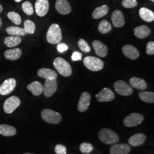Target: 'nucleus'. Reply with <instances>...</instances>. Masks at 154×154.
Returning <instances> with one entry per match:
<instances>
[{
  "mask_svg": "<svg viewBox=\"0 0 154 154\" xmlns=\"http://www.w3.org/2000/svg\"><path fill=\"white\" fill-rule=\"evenodd\" d=\"M98 137L100 141L106 144H114L119 142L118 135L109 128H103L99 131Z\"/></svg>",
  "mask_w": 154,
  "mask_h": 154,
  "instance_id": "nucleus-1",
  "label": "nucleus"
},
{
  "mask_svg": "<svg viewBox=\"0 0 154 154\" xmlns=\"http://www.w3.org/2000/svg\"><path fill=\"white\" fill-rule=\"evenodd\" d=\"M62 35L61 28L57 23H53L50 26L46 34L47 41L51 44H56L61 42Z\"/></svg>",
  "mask_w": 154,
  "mask_h": 154,
  "instance_id": "nucleus-2",
  "label": "nucleus"
},
{
  "mask_svg": "<svg viewBox=\"0 0 154 154\" xmlns=\"http://www.w3.org/2000/svg\"><path fill=\"white\" fill-rule=\"evenodd\" d=\"M53 65L61 75L67 77L70 76L72 74V67L68 62L61 57H57L53 61Z\"/></svg>",
  "mask_w": 154,
  "mask_h": 154,
  "instance_id": "nucleus-3",
  "label": "nucleus"
},
{
  "mask_svg": "<svg viewBox=\"0 0 154 154\" xmlns=\"http://www.w3.org/2000/svg\"><path fill=\"white\" fill-rule=\"evenodd\" d=\"M85 66L88 70L93 72L100 71L104 67V63L100 59L95 57L88 56L83 60Z\"/></svg>",
  "mask_w": 154,
  "mask_h": 154,
  "instance_id": "nucleus-4",
  "label": "nucleus"
},
{
  "mask_svg": "<svg viewBox=\"0 0 154 154\" xmlns=\"http://www.w3.org/2000/svg\"><path fill=\"white\" fill-rule=\"evenodd\" d=\"M41 115L45 122L51 124H58L62 119V116L59 112L48 109L42 110Z\"/></svg>",
  "mask_w": 154,
  "mask_h": 154,
  "instance_id": "nucleus-5",
  "label": "nucleus"
},
{
  "mask_svg": "<svg viewBox=\"0 0 154 154\" xmlns=\"http://www.w3.org/2000/svg\"><path fill=\"white\" fill-rule=\"evenodd\" d=\"M144 120V117L143 115L133 112L127 116L123 120V124L127 127H133L140 125Z\"/></svg>",
  "mask_w": 154,
  "mask_h": 154,
  "instance_id": "nucleus-6",
  "label": "nucleus"
},
{
  "mask_svg": "<svg viewBox=\"0 0 154 154\" xmlns=\"http://www.w3.org/2000/svg\"><path fill=\"white\" fill-rule=\"evenodd\" d=\"M114 87L116 92L122 96H129L133 93L132 88L123 81L119 80L116 81L114 83Z\"/></svg>",
  "mask_w": 154,
  "mask_h": 154,
  "instance_id": "nucleus-7",
  "label": "nucleus"
},
{
  "mask_svg": "<svg viewBox=\"0 0 154 154\" xmlns=\"http://www.w3.org/2000/svg\"><path fill=\"white\" fill-rule=\"evenodd\" d=\"M21 104V100L16 96H11L6 100L4 103V110L6 114H11Z\"/></svg>",
  "mask_w": 154,
  "mask_h": 154,
  "instance_id": "nucleus-8",
  "label": "nucleus"
},
{
  "mask_svg": "<svg viewBox=\"0 0 154 154\" xmlns=\"http://www.w3.org/2000/svg\"><path fill=\"white\" fill-rule=\"evenodd\" d=\"M16 81L14 78L6 79L0 86V94L2 95H7L11 93L16 88Z\"/></svg>",
  "mask_w": 154,
  "mask_h": 154,
  "instance_id": "nucleus-9",
  "label": "nucleus"
},
{
  "mask_svg": "<svg viewBox=\"0 0 154 154\" xmlns=\"http://www.w3.org/2000/svg\"><path fill=\"white\" fill-rule=\"evenodd\" d=\"M57 89L56 79H46L43 86V93L46 97H50L54 95Z\"/></svg>",
  "mask_w": 154,
  "mask_h": 154,
  "instance_id": "nucleus-10",
  "label": "nucleus"
},
{
  "mask_svg": "<svg viewBox=\"0 0 154 154\" xmlns=\"http://www.w3.org/2000/svg\"><path fill=\"white\" fill-rule=\"evenodd\" d=\"M36 14L39 17H44L49 9V2L48 0H37L35 3Z\"/></svg>",
  "mask_w": 154,
  "mask_h": 154,
  "instance_id": "nucleus-11",
  "label": "nucleus"
},
{
  "mask_svg": "<svg viewBox=\"0 0 154 154\" xmlns=\"http://www.w3.org/2000/svg\"><path fill=\"white\" fill-rule=\"evenodd\" d=\"M95 97L99 102H111L115 99V94L114 92L109 88H103L99 93L97 94Z\"/></svg>",
  "mask_w": 154,
  "mask_h": 154,
  "instance_id": "nucleus-12",
  "label": "nucleus"
},
{
  "mask_svg": "<svg viewBox=\"0 0 154 154\" xmlns=\"http://www.w3.org/2000/svg\"><path fill=\"white\" fill-rule=\"evenodd\" d=\"M91 101V95L88 92H83L80 97L78 105V110L84 112L88 110Z\"/></svg>",
  "mask_w": 154,
  "mask_h": 154,
  "instance_id": "nucleus-13",
  "label": "nucleus"
},
{
  "mask_svg": "<svg viewBox=\"0 0 154 154\" xmlns=\"http://www.w3.org/2000/svg\"><path fill=\"white\" fill-rule=\"evenodd\" d=\"M131 147L126 143L114 144L111 146L110 154H128L131 151Z\"/></svg>",
  "mask_w": 154,
  "mask_h": 154,
  "instance_id": "nucleus-14",
  "label": "nucleus"
},
{
  "mask_svg": "<svg viewBox=\"0 0 154 154\" xmlns=\"http://www.w3.org/2000/svg\"><path fill=\"white\" fill-rule=\"evenodd\" d=\"M55 7L57 11L62 15H67L72 11L70 5L67 0H57Z\"/></svg>",
  "mask_w": 154,
  "mask_h": 154,
  "instance_id": "nucleus-15",
  "label": "nucleus"
},
{
  "mask_svg": "<svg viewBox=\"0 0 154 154\" xmlns=\"http://www.w3.org/2000/svg\"><path fill=\"white\" fill-rule=\"evenodd\" d=\"M122 52L128 58L135 60L139 57V52L138 49L131 45H127L123 47Z\"/></svg>",
  "mask_w": 154,
  "mask_h": 154,
  "instance_id": "nucleus-16",
  "label": "nucleus"
},
{
  "mask_svg": "<svg viewBox=\"0 0 154 154\" xmlns=\"http://www.w3.org/2000/svg\"><path fill=\"white\" fill-rule=\"evenodd\" d=\"M111 20L114 26L116 28H122L125 24V17L121 11L116 10L111 15Z\"/></svg>",
  "mask_w": 154,
  "mask_h": 154,
  "instance_id": "nucleus-17",
  "label": "nucleus"
},
{
  "mask_svg": "<svg viewBox=\"0 0 154 154\" xmlns=\"http://www.w3.org/2000/svg\"><path fill=\"white\" fill-rule=\"evenodd\" d=\"M95 53L100 57L104 58L108 53V48L106 45L98 40H95L92 43Z\"/></svg>",
  "mask_w": 154,
  "mask_h": 154,
  "instance_id": "nucleus-18",
  "label": "nucleus"
},
{
  "mask_svg": "<svg viewBox=\"0 0 154 154\" xmlns=\"http://www.w3.org/2000/svg\"><path fill=\"white\" fill-rule=\"evenodd\" d=\"M147 139L146 135L143 133H137L131 136L128 140V143L130 145L137 147L142 145Z\"/></svg>",
  "mask_w": 154,
  "mask_h": 154,
  "instance_id": "nucleus-19",
  "label": "nucleus"
},
{
  "mask_svg": "<svg viewBox=\"0 0 154 154\" xmlns=\"http://www.w3.org/2000/svg\"><path fill=\"white\" fill-rule=\"evenodd\" d=\"M39 77L45 79H56L58 77L57 72L50 69L41 68L37 72Z\"/></svg>",
  "mask_w": 154,
  "mask_h": 154,
  "instance_id": "nucleus-20",
  "label": "nucleus"
},
{
  "mask_svg": "<svg viewBox=\"0 0 154 154\" xmlns=\"http://www.w3.org/2000/svg\"><path fill=\"white\" fill-rule=\"evenodd\" d=\"M134 34L139 39H144L149 37L151 34V29L146 25H141L134 29Z\"/></svg>",
  "mask_w": 154,
  "mask_h": 154,
  "instance_id": "nucleus-21",
  "label": "nucleus"
},
{
  "mask_svg": "<svg viewBox=\"0 0 154 154\" xmlns=\"http://www.w3.org/2000/svg\"><path fill=\"white\" fill-rule=\"evenodd\" d=\"M22 50L20 48H14L7 50L4 53L5 58L11 61H16L18 60L22 55Z\"/></svg>",
  "mask_w": 154,
  "mask_h": 154,
  "instance_id": "nucleus-22",
  "label": "nucleus"
},
{
  "mask_svg": "<svg viewBox=\"0 0 154 154\" xmlns=\"http://www.w3.org/2000/svg\"><path fill=\"white\" fill-rule=\"evenodd\" d=\"M130 84L132 88L139 90H144L147 88L146 82L143 79L138 77H132L130 79Z\"/></svg>",
  "mask_w": 154,
  "mask_h": 154,
  "instance_id": "nucleus-23",
  "label": "nucleus"
},
{
  "mask_svg": "<svg viewBox=\"0 0 154 154\" xmlns=\"http://www.w3.org/2000/svg\"><path fill=\"white\" fill-rule=\"evenodd\" d=\"M27 88L34 96H39L43 92V85L38 81L30 83L28 85Z\"/></svg>",
  "mask_w": 154,
  "mask_h": 154,
  "instance_id": "nucleus-24",
  "label": "nucleus"
},
{
  "mask_svg": "<svg viewBox=\"0 0 154 154\" xmlns=\"http://www.w3.org/2000/svg\"><path fill=\"white\" fill-rule=\"evenodd\" d=\"M140 18L146 22H152L154 20V13L148 8H142L139 11Z\"/></svg>",
  "mask_w": 154,
  "mask_h": 154,
  "instance_id": "nucleus-25",
  "label": "nucleus"
},
{
  "mask_svg": "<svg viewBox=\"0 0 154 154\" xmlns=\"http://www.w3.org/2000/svg\"><path fill=\"white\" fill-rule=\"evenodd\" d=\"M16 133V129L14 127L5 124L0 125V134L3 136L11 137L15 135Z\"/></svg>",
  "mask_w": 154,
  "mask_h": 154,
  "instance_id": "nucleus-26",
  "label": "nucleus"
},
{
  "mask_svg": "<svg viewBox=\"0 0 154 154\" xmlns=\"http://www.w3.org/2000/svg\"><path fill=\"white\" fill-rule=\"evenodd\" d=\"M109 12V7L106 5L97 7L92 14V17L93 19H99L106 16Z\"/></svg>",
  "mask_w": 154,
  "mask_h": 154,
  "instance_id": "nucleus-27",
  "label": "nucleus"
},
{
  "mask_svg": "<svg viewBox=\"0 0 154 154\" xmlns=\"http://www.w3.org/2000/svg\"><path fill=\"white\" fill-rule=\"evenodd\" d=\"M6 33L9 35L13 36H24L27 34V33L24 29L18 26H9L6 29Z\"/></svg>",
  "mask_w": 154,
  "mask_h": 154,
  "instance_id": "nucleus-28",
  "label": "nucleus"
},
{
  "mask_svg": "<svg viewBox=\"0 0 154 154\" xmlns=\"http://www.w3.org/2000/svg\"><path fill=\"white\" fill-rule=\"evenodd\" d=\"M4 42L8 48H14L21 42V38L18 36H9L4 39Z\"/></svg>",
  "mask_w": 154,
  "mask_h": 154,
  "instance_id": "nucleus-29",
  "label": "nucleus"
},
{
  "mask_svg": "<svg viewBox=\"0 0 154 154\" xmlns=\"http://www.w3.org/2000/svg\"><path fill=\"white\" fill-rule=\"evenodd\" d=\"M139 97L143 102L154 103V93L151 91H142L139 94Z\"/></svg>",
  "mask_w": 154,
  "mask_h": 154,
  "instance_id": "nucleus-30",
  "label": "nucleus"
},
{
  "mask_svg": "<svg viewBox=\"0 0 154 154\" xmlns=\"http://www.w3.org/2000/svg\"><path fill=\"white\" fill-rule=\"evenodd\" d=\"M112 26L110 22L107 20H103L99 23L98 26V30L102 34H107L111 30Z\"/></svg>",
  "mask_w": 154,
  "mask_h": 154,
  "instance_id": "nucleus-31",
  "label": "nucleus"
},
{
  "mask_svg": "<svg viewBox=\"0 0 154 154\" xmlns=\"http://www.w3.org/2000/svg\"><path fill=\"white\" fill-rule=\"evenodd\" d=\"M7 16L8 18L17 25H19L21 23V17L18 13L14 11H10L8 13Z\"/></svg>",
  "mask_w": 154,
  "mask_h": 154,
  "instance_id": "nucleus-32",
  "label": "nucleus"
},
{
  "mask_svg": "<svg viewBox=\"0 0 154 154\" xmlns=\"http://www.w3.org/2000/svg\"><path fill=\"white\" fill-rule=\"evenodd\" d=\"M93 145L88 142H83L81 143L79 146V150L83 154H91L93 152Z\"/></svg>",
  "mask_w": 154,
  "mask_h": 154,
  "instance_id": "nucleus-33",
  "label": "nucleus"
},
{
  "mask_svg": "<svg viewBox=\"0 0 154 154\" xmlns=\"http://www.w3.org/2000/svg\"><path fill=\"white\" fill-rule=\"evenodd\" d=\"M24 29L27 34H32L35 31V25L32 21L27 20L24 22Z\"/></svg>",
  "mask_w": 154,
  "mask_h": 154,
  "instance_id": "nucleus-34",
  "label": "nucleus"
},
{
  "mask_svg": "<svg viewBox=\"0 0 154 154\" xmlns=\"http://www.w3.org/2000/svg\"><path fill=\"white\" fill-rule=\"evenodd\" d=\"M22 11L28 16H32L34 13V9L31 2L26 1L22 5Z\"/></svg>",
  "mask_w": 154,
  "mask_h": 154,
  "instance_id": "nucleus-35",
  "label": "nucleus"
},
{
  "mask_svg": "<svg viewBox=\"0 0 154 154\" xmlns=\"http://www.w3.org/2000/svg\"><path fill=\"white\" fill-rule=\"evenodd\" d=\"M78 46L81 50L83 53H88L91 51V48L90 46L88 45L87 42L83 39H80L78 42Z\"/></svg>",
  "mask_w": 154,
  "mask_h": 154,
  "instance_id": "nucleus-36",
  "label": "nucleus"
},
{
  "mask_svg": "<svg viewBox=\"0 0 154 154\" xmlns=\"http://www.w3.org/2000/svg\"><path fill=\"white\" fill-rule=\"evenodd\" d=\"M122 5L125 8H134L138 5V1L137 0H123Z\"/></svg>",
  "mask_w": 154,
  "mask_h": 154,
  "instance_id": "nucleus-37",
  "label": "nucleus"
},
{
  "mask_svg": "<svg viewBox=\"0 0 154 154\" xmlns=\"http://www.w3.org/2000/svg\"><path fill=\"white\" fill-rule=\"evenodd\" d=\"M54 151L56 154H66L67 148L65 145L58 144L55 146Z\"/></svg>",
  "mask_w": 154,
  "mask_h": 154,
  "instance_id": "nucleus-38",
  "label": "nucleus"
},
{
  "mask_svg": "<svg viewBox=\"0 0 154 154\" xmlns=\"http://www.w3.org/2000/svg\"><path fill=\"white\" fill-rule=\"evenodd\" d=\"M146 53L149 55L154 54V42L149 41L146 45Z\"/></svg>",
  "mask_w": 154,
  "mask_h": 154,
  "instance_id": "nucleus-39",
  "label": "nucleus"
},
{
  "mask_svg": "<svg viewBox=\"0 0 154 154\" xmlns=\"http://www.w3.org/2000/svg\"><path fill=\"white\" fill-rule=\"evenodd\" d=\"M57 49L59 53H62L68 49V46L65 43H59L57 45Z\"/></svg>",
  "mask_w": 154,
  "mask_h": 154,
  "instance_id": "nucleus-40",
  "label": "nucleus"
},
{
  "mask_svg": "<svg viewBox=\"0 0 154 154\" xmlns=\"http://www.w3.org/2000/svg\"><path fill=\"white\" fill-rule=\"evenodd\" d=\"M72 61H81L82 60V54L79 51H74L72 55Z\"/></svg>",
  "mask_w": 154,
  "mask_h": 154,
  "instance_id": "nucleus-41",
  "label": "nucleus"
},
{
  "mask_svg": "<svg viewBox=\"0 0 154 154\" xmlns=\"http://www.w3.org/2000/svg\"><path fill=\"white\" fill-rule=\"evenodd\" d=\"M3 11V8L2 5L0 4V13H2V11Z\"/></svg>",
  "mask_w": 154,
  "mask_h": 154,
  "instance_id": "nucleus-42",
  "label": "nucleus"
},
{
  "mask_svg": "<svg viewBox=\"0 0 154 154\" xmlns=\"http://www.w3.org/2000/svg\"><path fill=\"white\" fill-rule=\"evenodd\" d=\"M2 25V20H1V18H0V28L1 27Z\"/></svg>",
  "mask_w": 154,
  "mask_h": 154,
  "instance_id": "nucleus-43",
  "label": "nucleus"
},
{
  "mask_svg": "<svg viewBox=\"0 0 154 154\" xmlns=\"http://www.w3.org/2000/svg\"><path fill=\"white\" fill-rule=\"evenodd\" d=\"M21 1H22V0H14V1H15L16 2H21Z\"/></svg>",
  "mask_w": 154,
  "mask_h": 154,
  "instance_id": "nucleus-44",
  "label": "nucleus"
},
{
  "mask_svg": "<svg viewBox=\"0 0 154 154\" xmlns=\"http://www.w3.org/2000/svg\"><path fill=\"white\" fill-rule=\"evenodd\" d=\"M24 154H31V153H29V152H27V153H25Z\"/></svg>",
  "mask_w": 154,
  "mask_h": 154,
  "instance_id": "nucleus-45",
  "label": "nucleus"
},
{
  "mask_svg": "<svg viewBox=\"0 0 154 154\" xmlns=\"http://www.w3.org/2000/svg\"><path fill=\"white\" fill-rule=\"evenodd\" d=\"M150 1H152V2H154V0H150Z\"/></svg>",
  "mask_w": 154,
  "mask_h": 154,
  "instance_id": "nucleus-46",
  "label": "nucleus"
}]
</instances>
